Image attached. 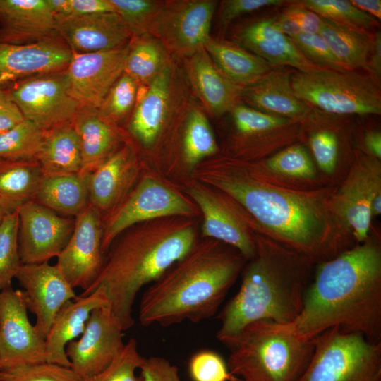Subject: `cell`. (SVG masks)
I'll list each match as a JSON object with an SVG mask.
<instances>
[{"label": "cell", "instance_id": "obj_4", "mask_svg": "<svg viewBox=\"0 0 381 381\" xmlns=\"http://www.w3.org/2000/svg\"><path fill=\"white\" fill-rule=\"evenodd\" d=\"M193 178L234 200L259 223L308 255L329 252L322 208L312 197L270 185L252 167L230 159H207Z\"/></svg>", "mask_w": 381, "mask_h": 381}, {"label": "cell", "instance_id": "obj_25", "mask_svg": "<svg viewBox=\"0 0 381 381\" xmlns=\"http://www.w3.org/2000/svg\"><path fill=\"white\" fill-rule=\"evenodd\" d=\"M291 74L282 70H270L253 83L243 87L241 97L244 104L259 111L286 118L301 119L309 107L293 90Z\"/></svg>", "mask_w": 381, "mask_h": 381}, {"label": "cell", "instance_id": "obj_36", "mask_svg": "<svg viewBox=\"0 0 381 381\" xmlns=\"http://www.w3.org/2000/svg\"><path fill=\"white\" fill-rule=\"evenodd\" d=\"M217 143L203 111L193 108L189 112L183 139V156L190 171L201 162L214 155Z\"/></svg>", "mask_w": 381, "mask_h": 381}, {"label": "cell", "instance_id": "obj_5", "mask_svg": "<svg viewBox=\"0 0 381 381\" xmlns=\"http://www.w3.org/2000/svg\"><path fill=\"white\" fill-rule=\"evenodd\" d=\"M244 270L238 291L217 315L221 340L253 322H292L300 313L306 284V260L269 244L258 243Z\"/></svg>", "mask_w": 381, "mask_h": 381}, {"label": "cell", "instance_id": "obj_20", "mask_svg": "<svg viewBox=\"0 0 381 381\" xmlns=\"http://www.w3.org/2000/svg\"><path fill=\"white\" fill-rule=\"evenodd\" d=\"M186 191L202 213V238H212L235 248L246 260L255 256L257 242L219 190L195 180Z\"/></svg>", "mask_w": 381, "mask_h": 381}, {"label": "cell", "instance_id": "obj_32", "mask_svg": "<svg viewBox=\"0 0 381 381\" xmlns=\"http://www.w3.org/2000/svg\"><path fill=\"white\" fill-rule=\"evenodd\" d=\"M204 48L221 73L242 87L271 70L270 65L262 58L227 41L210 37Z\"/></svg>", "mask_w": 381, "mask_h": 381}, {"label": "cell", "instance_id": "obj_40", "mask_svg": "<svg viewBox=\"0 0 381 381\" xmlns=\"http://www.w3.org/2000/svg\"><path fill=\"white\" fill-rule=\"evenodd\" d=\"M298 4L318 16L360 29L374 26L375 18L345 0H303Z\"/></svg>", "mask_w": 381, "mask_h": 381}, {"label": "cell", "instance_id": "obj_1", "mask_svg": "<svg viewBox=\"0 0 381 381\" xmlns=\"http://www.w3.org/2000/svg\"><path fill=\"white\" fill-rule=\"evenodd\" d=\"M302 340L333 327L381 342V250L365 241L322 262L291 322L280 324Z\"/></svg>", "mask_w": 381, "mask_h": 381}, {"label": "cell", "instance_id": "obj_57", "mask_svg": "<svg viewBox=\"0 0 381 381\" xmlns=\"http://www.w3.org/2000/svg\"><path fill=\"white\" fill-rule=\"evenodd\" d=\"M365 145L367 149L376 158L381 157V134L378 131L368 132L364 138Z\"/></svg>", "mask_w": 381, "mask_h": 381}, {"label": "cell", "instance_id": "obj_13", "mask_svg": "<svg viewBox=\"0 0 381 381\" xmlns=\"http://www.w3.org/2000/svg\"><path fill=\"white\" fill-rule=\"evenodd\" d=\"M102 217L90 205L75 217L71 238L56 264L73 289L87 291L103 268L106 256L102 250Z\"/></svg>", "mask_w": 381, "mask_h": 381}, {"label": "cell", "instance_id": "obj_59", "mask_svg": "<svg viewBox=\"0 0 381 381\" xmlns=\"http://www.w3.org/2000/svg\"><path fill=\"white\" fill-rule=\"evenodd\" d=\"M1 367H0V380H1Z\"/></svg>", "mask_w": 381, "mask_h": 381}, {"label": "cell", "instance_id": "obj_50", "mask_svg": "<svg viewBox=\"0 0 381 381\" xmlns=\"http://www.w3.org/2000/svg\"><path fill=\"white\" fill-rule=\"evenodd\" d=\"M139 369L142 381H181L178 368L162 357L144 358Z\"/></svg>", "mask_w": 381, "mask_h": 381}, {"label": "cell", "instance_id": "obj_41", "mask_svg": "<svg viewBox=\"0 0 381 381\" xmlns=\"http://www.w3.org/2000/svg\"><path fill=\"white\" fill-rule=\"evenodd\" d=\"M144 358L138 351L135 339L131 338L105 368L83 381H142L135 371L140 368Z\"/></svg>", "mask_w": 381, "mask_h": 381}, {"label": "cell", "instance_id": "obj_15", "mask_svg": "<svg viewBox=\"0 0 381 381\" xmlns=\"http://www.w3.org/2000/svg\"><path fill=\"white\" fill-rule=\"evenodd\" d=\"M123 331L109 305L95 308L80 339L66 347L70 368L83 380L101 372L123 346Z\"/></svg>", "mask_w": 381, "mask_h": 381}, {"label": "cell", "instance_id": "obj_30", "mask_svg": "<svg viewBox=\"0 0 381 381\" xmlns=\"http://www.w3.org/2000/svg\"><path fill=\"white\" fill-rule=\"evenodd\" d=\"M90 174L42 176L34 200L57 214L75 217L89 203Z\"/></svg>", "mask_w": 381, "mask_h": 381}, {"label": "cell", "instance_id": "obj_12", "mask_svg": "<svg viewBox=\"0 0 381 381\" xmlns=\"http://www.w3.org/2000/svg\"><path fill=\"white\" fill-rule=\"evenodd\" d=\"M23 290L10 285L0 291V367L1 370L47 362L45 340L28 316Z\"/></svg>", "mask_w": 381, "mask_h": 381}, {"label": "cell", "instance_id": "obj_8", "mask_svg": "<svg viewBox=\"0 0 381 381\" xmlns=\"http://www.w3.org/2000/svg\"><path fill=\"white\" fill-rule=\"evenodd\" d=\"M298 381H381V342L333 327L315 338Z\"/></svg>", "mask_w": 381, "mask_h": 381}, {"label": "cell", "instance_id": "obj_31", "mask_svg": "<svg viewBox=\"0 0 381 381\" xmlns=\"http://www.w3.org/2000/svg\"><path fill=\"white\" fill-rule=\"evenodd\" d=\"M36 160L43 176L66 175L81 171L80 141L72 122L44 131Z\"/></svg>", "mask_w": 381, "mask_h": 381}, {"label": "cell", "instance_id": "obj_46", "mask_svg": "<svg viewBox=\"0 0 381 381\" xmlns=\"http://www.w3.org/2000/svg\"><path fill=\"white\" fill-rule=\"evenodd\" d=\"M189 372L193 381H234L220 355L210 350L195 353L189 361Z\"/></svg>", "mask_w": 381, "mask_h": 381}, {"label": "cell", "instance_id": "obj_21", "mask_svg": "<svg viewBox=\"0 0 381 381\" xmlns=\"http://www.w3.org/2000/svg\"><path fill=\"white\" fill-rule=\"evenodd\" d=\"M380 166L376 159L358 162L335 198L334 207L339 217L353 229L358 241L368 234L372 214L371 202L381 193Z\"/></svg>", "mask_w": 381, "mask_h": 381}, {"label": "cell", "instance_id": "obj_55", "mask_svg": "<svg viewBox=\"0 0 381 381\" xmlns=\"http://www.w3.org/2000/svg\"><path fill=\"white\" fill-rule=\"evenodd\" d=\"M274 24L282 33L290 39L294 38L301 32L298 24L284 13L274 18Z\"/></svg>", "mask_w": 381, "mask_h": 381}, {"label": "cell", "instance_id": "obj_48", "mask_svg": "<svg viewBox=\"0 0 381 381\" xmlns=\"http://www.w3.org/2000/svg\"><path fill=\"white\" fill-rule=\"evenodd\" d=\"M310 144L318 164L325 172L334 171L338 155V141L334 132L322 130L315 133Z\"/></svg>", "mask_w": 381, "mask_h": 381}, {"label": "cell", "instance_id": "obj_47", "mask_svg": "<svg viewBox=\"0 0 381 381\" xmlns=\"http://www.w3.org/2000/svg\"><path fill=\"white\" fill-rule=\"evenodd\" d=\"M291 40L301 53L317 67L336 71L348 70L337 61L319 33L301 32Z\"/></svg>", "mask_w": 381, "mask_h": 381}, {"label": "cell", "instance_id": "obj_10", "mask_svg": "<svg viewBox=\"0 0 381 381\" xmlns=\"http://www.w3.org/2000/svg\"><path fill=\"white\" fill-rule=\"evenodd\" d=\"M217 6L212 0L165 1L151 20L147 34L178 57L188 58L210 39Z\"/></svg>", "mask_w": 381, "mask_h": 381}, {"label": "cell", "instance_id": "obj_23", "mask_svg": "<svg viewBox=\"0 0 381 381\" xmlns=\"http://www.w3.org/2000/svg\"><path fill=\"white\" fill-rule=\"evenodd\" d=\"M56 37L47 0H0V42L29 44Z\"/></svg>", "mask_w": 381, "mask_h": 381}, {"label": "cell", "instance_id": "obj_19", "mask_svg": "<svg viewBox=\"0 0 381 381\" xmlns=\"http://www.w3.org/2000/svg\"><path fill=\"white\" fill-rule=\"evenodd\" d=\"M59 37L73 54L108 51L124 47L133 37L116 12L55 15Z\"/></svg>", "mask_w": 381, "mask_h": 381}, {"label": "cell", "instance_id": "obj_18", "mask_svg": "<svg viewBox=\"0 0 381 381\" xmlns=\"http://www.w3.org/2000/svg\"><path fill=\"white\" fill-rule=\"evenodd\" d=\"M72 56L59 37L29 44L0 42V89L30 77L63 71Z\"/></svg>", "mask_w": 381, "mask_h": 381}, {"label": "cell", "instance_id": "obj_37", "mask_svg": "<svg viewBox=\"0 0 381 381\" xmlns=\"http://www.w3.org/2000/svg\"><path fill=\"white\" fill-rule=\"evenodd\" d=\"M44 131L25 119L0 135V160L36 159Z\"/></svg>", "mask_w": 381, "mask_h": 381}, {"label": "cell", "instance_id": "obj_24", "mask_svg": "<svg viewBox=\"0 0 381 381\" xmlns=\"http://www.w3.org/2000/svg\"><path fill=\"white\" fill-rule=\"evenodd\" d=\"M109 305L104 289L99 286L85 296L65 303L56 314L45 338L47 362L71 367L66 353L67 344L82 334L91 313Z\"/></svg>", "mask_w": 381, "mask_h": 381}, {"label": "cell", "instance_id": "obj_22", "mask_svg": "<svg viewBox=\"0 0 381 381\" xmlns=\"http://www.w3.org/2000/svg\"><path fill=\"white\" fill-rule=\"evenodd\" d=\"M137 173L134 151L124 143L90 174L89 203L103 219L130 192Z\"/></svg>", "mask_w": 381, "mask_h": 381}, {"label": "cell", "instance_id": "obj_35", "mask_svg": "<svg viewBox=\"0 0 381 381\" xmlns=\"http://www.w3.org/2000/svg\"><path fill=\"white\" fill-rule=\"evenodd\" d=\"M168 52L155 37L145 34L132 38L126 57L124 73L140 85L150 83L170 64Z\"/></svg>", "mask_w": 381, "mask_h": 381}, {"label": "cell", "instance_id": "obj_56", "mask_svg": "<svg viewBox=\"0 0 381 381\" xmlns=\"http://www.w3.org/2000/svg\"><path fill=\"white\" fill-rule=\"evenodd\" d=\"M351 3L365 13L381 19V1L380 0H352Z\"/></svg>", "mask_w": 381, "mask_h": 381}, {"label": "cell", "instance_id": "obj_54", "mask_svg": "<svg viewBox=\"0 0 381 381\" xmlns=\"http://www.w3.org/2000/svg\"><path fill=\"white\" fill-rule=\"evenodd\" d=\"M371 56L369 59L370 71L373 78L378 82L381 76V32L378 31L373 40L370 49Z\"/></svg>", "mask_w": 381, "mask_h": 381}, {"label": "cell", "instance_id": "obj_34", "mask_svg": "<svg viewBox=\"0 0 381 381\" xmlns=\"http://www.w3.org/2000/svg\"><path fill=\"white\" fill-rule=\"evenodd\" d=\"M42 176L36 159L0 160V207L8 214L34 200Z\"/></svg>", "mask_w": 381, "mask_h": 381}, {"label": "cell", "instance_id": "obj_29", "mask_svg": "<svg viewBox=\"0 0 381 381\" xmlns=\"http://www.w3.org/2000/svg\"><path fill=\"white\" fill-rule=\"evenodd\" d=\"M172 68L165 67L145 87V91L132 114L129 130L145 147L157 140L167 114L170 96Z\"/></svg>", "mask_w": 381, "mask_h": 381}, {"label": "cell", "instance_id": "obj_39", "mask_svg": "<svg viewBox=\"0 0 381 381\" xmlns=\"http://www.w3.org/2000/svg\"><path fill=\"white\" fill-rule=\"evenodd\" d=\"M18 211L7 214L0 226V291L11 285L22 265L18 247Z\"/></svg>", "mask_w": 381, "mask_h": 381}, {"label": "cell", "instance_id": "obj_49", "mask_svg": "<svg viewBox=\"0 0 381 381\" xmlns=\"http://www.w3.org/2000/svg\"><path fill=\"white\" fill-rule=\"evenodd\" d=\"M47 3L54 16L115 12L110 0H47Z\"/></svg>", "mask_w": 381, "mask_h": 381}, {"label": "cell", "instance_id": "obj_60", "mask_svg": "<svg viewBox=\"0 0 381 381\" xmlns=\"http://www.w3.org/2000/svg\"><path fill=\"white\" fill-rule=\"evenodd\" d=\"M234 381H243V380H238V379H236V380H234Z\"/></svg>", "mask_w": 381, "mask_h": 381}, {"label": "cell", "instance_id": "obj_14", "mask_svg": "<svg viewBox=\"0 0 381 381\" xmlns=\"http://www.w3.org/2000/svg\"><path fill=\"white\" fill-rule=\"evenodd\" d=\"M18 247L22 264H38L57 257L68 243L75 218L30 201L18 210Z\"/></svg>", "mask_w": 381, "mask_h": 381}, {"label": "cell", "instance_id": "obj_43", "mask_svg": "<svg viewBox=\"0 0 381 381\" xmlns=\"http://www.w3.org/2000/svg\"><path fill=\"white\" fill-rule=\"evenodd\" d=\"M115 12L123 20L133 38L147 34L150 23L163 1L152 0H110Z\"/></svg>", "mask_w": 381, "mask_h": 381}, {"label": "cell", "instance_id": "obj_42", "mask_svg": "<svg viewBox=\"0 0 381 381\" xmlns=\"http://www.w3.org/2000/svg\"><path fill=\"white\" fill-rule=\"evenodd\" d=\"M230 111L234 128L241 136L258 135L282 127L291 121L259 111L238 102Z\"/></svg>", "mask_w": 381, "mask_h": 381}, {"label": "cell", "instance_id": "obj_38", "mask_svg": "<svg viewBox=\"0 0 381 381\" xmlns=\"http://www.w3.org/2000/svg\"><path fill=\"white\" fill-rule=\"evenodd\" d=\"M139 85L135 79L123 72L97 109L99 115L117 126L133 109L138 98Z\"/></svg>", "mask_w": 381, "mask_h": 381}, {"label": "cell", "instance_id": "obj_26", "mask_svg": "<svg viewBox=\"0 0 381 381\" xmlns=\"http://www.w3.org/2000/svg\"><path fill=\"white\" fill-rule=\"evenodd\" d=\"M236 37L241 46L270 65L289 66L300 72L320 68L309 61L292 40L274 26V18L259 20L243 28Z\"/></svg>", "mask_w": 381, "mask_h": 381}, {"label": "cell", "instance_id": "obj_58", "mask_svg": "<svg viewBox=\"0 0 381 381\" xmlns=\"http://www.w3.org/2000/svg\"><path fill=\"white\" fill-rule=\"evenodd\" d=\"M7 213L0 207V226Z\"/></svg>", "mask_w": 381, "mask_h": 381}, {"label": "cell", "instance_id": "obj_11", "mask_svg": "<svg viewBox=\"0 0 381 381\" xmlns=\"http://www.w3.org/2000/svg\"><path fill=\"white\" fill-rule=\"evenodd\" d=\"M64 71L25 78L3 90L25 119L48 131L71 123L80 108L70 94Z\"/></svg>", "mask_w": 381, "mask_h": 381}, {"label": "cell", "instance_id": "obj_16", "mask_svg": "<svg viewBox=\"0 0 381 381\" xmlns=\"http://www.w3.org/2000/svg\"><path fill=\"white\" fill-rule=\"evenodd\" d=\"M129 45L108 51L73 53L64 72L70 94L80 108H99L124 72Z\"/></svg>", "mask_w": 381, "mask_h": 381}, {"label": "cell", "instance_id": "obj_53", "mask_svg": "<svg viewBox=\"0 0 381 381\" xmlns=\"http://www.w3.org/2000/svg\"><path fill=\"white\" fill-rule=\"evenodd\" d=\"M25 120L16 104L0 89V135Z\"/></svg>", "mask_w": 381, "mask_h": 381}, {"label": "cell", "instance_id": "obj_52", "mask_svg": "<svg viewBox=\"0 0 381 381\" xmlns=\"http://www.w3.org/2000/svg\"><path fill=\"white\" fill-rule=\"evenodd\" d=\"M300 27L301 32L319 33L321 17L298 3L289 6L284 11Z\"/></svg>", "mask_w": 381, "mask_h": 381}, {"label": "cell", "instance_id": "obj_6", "mask_svg": "<svg viewBox=\"0 0 381 381\" xmlns=\"http://www.w3.org/2000/svg\"><path fill=\"white\" fill-rule=\"evenodd\" d=\"M220 341L230 352L229 373L243 381H298L315 344V339L302 340L267 320L250 323Z\"/></svg>", "mask_w": 381, "mask_h": 381}, {"label": "cell", "instance_id": "obj_3", "mask_svg": "<svg viewBox=\"0 0 381 381\" xmlns=\"http://www.w3.org/2000/svg\"><path fill=\"white\" fill-rule=\"evenodd\" d=\"M197 236L193 217H166L133 225L114 241L97 279L79 296L102 287L123 330L130 329L138 291L185 256Z\"/></svg>", "mask_w": 381, "mask_h": 381}, {"label": "cell", "instance_id": "obj_51", "mask_svg": "<svg viewBox=\"0 0 381 381\" xmlns=\"http://www.w3.org/2000/svg\"><path fill=\"white\" fill-rule=\"evenodd\" d=\"M281 0H226L220 7L219 20L222 26H226L236 18L263 7L277 6Z\"/></svg>", "mask_w": 381, "mask_h": 381}, {"label": "cell", "instance_id": "obj_9", "mask_svg": "<svg viewBox=\"0 0 381 381\" xmlns=\"http://www.w3.org/2000/svg\"><path fill=\"white\" fill-rule=\"evenodd\" d=\"M198 212L185 197L145 176L103 219L102 250L106 254L121 234L138 223L173 216L195 218Z\"/></svg>", "mask_w": 381, "mask_h": 381}, {"label": "cell", "instance_id": "obj_44", "mask_svg": "<svg viewBox=\"0 0 381 381\" xmlns=\"http://www.w3.org/2000/svg\"><path fill=\"white\" fill-rule=\"evenodd\" d=\"M0 381H83L70 367L43 362L1 370Z\"/></svg>", "mask_w": 381, "mask_h": 381}, {"label": "cell", "instance_id": "obj_45", "mask_svg": "<svg viewBox=\"0 0 381 381\" xmlns=\"http://www.w3.org/2000/svg\"><path fill=\"white\" fill-rule=\"evenodd\" d=\"M266 167L271 171L286 176L312 178L314 165L306 149L301 145L291 146L267 159Z\"/></svg>", "mask_w": 381, "mask_h": 381}, {"label": "cell", "instance_id": "obj_27", "mask_svg": "<svg viewBox=\"0 0 381 381\" xmlns=\"http://www.w3.org/2000/svg\"><path fill=\"white\" fill-rule=\"evenodd\" d=\"M186 59L188 78L205 109L214 116L230 111L241 97L242 87L221 73L205 48Z\"/></svg>", "mask_w": 381, "mask_h": 381}, {"label": "cell", "instance_id": "obj_2", "mask_svg": "<svg viewBox=\"0 0 381 381\" xmlns=\"http://www.w3.org/2000/svg\"><path fill=\"white\" fill-rule=\"evenodd\" d=\"M202 238L143 292L138 313L143 326L198 322L218 312L246 259L225 243Z\"/></svg>", "mask_w": 381, "mask_h": 381}, {"label": "cell", "instance_id": "obj_17", "mask_svg": "<svg viewBox=\"0 0 381 381\" xmlns=\"http://www.w3.org/2000/svg\"><path fill=\"white\" fill-rule=\"evenodd\" d=\"M15 278L24 289L28 310L35 315V329L45 340L59 310L78 296L59 267L48 262L22 264Z\"/></svg>", "mask_w": 381, "mask_h": 381}, {"label": "cell", "instance_id": "obj_33", "mask_svg": "<svg viewBox=\"0 0 381 381\" xmlns=\"http://www.w3.org/2000/svg\"><path fill=\"white\" fill-rule=\"evenodd\" d=\"M319 34L345 68H363L370 71L368 61L373 38L366 32L321 17Z\"/></svg>", "mask_w": 381, "mask_h": 381}, {"label": "cell", "instance_id": "obj_28", "mask_svg": "<svg viewBox=\"0 0 381 381\" xmlns=\"http://www.w3.org/2000/svg\"><path fill=\"white\" fill-rule=\"evenodd\" d=\"M72 124L80 141L81 172L90 174L123 145L117 126L102 118L96 109L80 108Z\"/></svg>", "mask_w": 381, "mask_h": 381}, {"label": "cell", "instance_id": "obj_7", "mask_svg": "<svg viewBox=\"0 0 381 381\" xmlns=\"http://www.w3.org/2000/svg\"><path fill=\"white\" fill-rule=\"evenodd\" d=\"M296 96L306 104L336 114H381L378 82L349 70L318 68L291 76Z\"/></svg>", "mask_w": 381, "mask_h": 381}]
</instances>
